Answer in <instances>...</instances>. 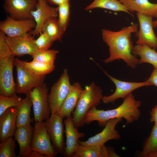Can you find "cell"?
<instances>
[{
    "label": "cell",
    "instance_id": "1",
    "mask_svg": "<svg viewBox=\"0 0 157 157\" xmlns=\"http://www.w3.org/2000/svg\"><path fill=\"white\" fill-rule=\"evenodd\" d=\"M138 28V24L134 23L117 31L102 30V39L109 47L110 54L109 57L103 60L104 63L121 59L127 66L136 67L139 64V59L132 53L133 46L131 37L132 33L137 32Z\"/></svg>",
    "mask_w": 157,
    "mask_h": 157
},
{
    "label": "cell",
    "instance_id": "2",
    "mask_svg": "<svg viewBox=\"0 0 157 157\" xmlns=\"http://www.w3.org/2000/svg\"><path fill=\"white\" fill-rule=\"evenodd\" d=\"M140 105V101L135 99L131 93L124 98L122 103L115 108L105 110L98 109L96 106L92 108L85 115V124H89L97 121L100 126L104 127L108 121L116 118H123L126 124L132 123L139 118Z\"/></svg>",
    "mask_w": 157,
    "mask_h": 157
},
{
    "label": "cell",
    "instance_id": "3",
    "mask_svg": "<svg viewBox=\"0 0 157 157\" xmlns=\"http://www.w3.org/2000/svg\"><path fill=\"white\" fill-rule=\"evenodd\" d=\"M103 97L101 89L94 82L85 87L72 114L73 122L76 127L84 125L87 113L91 108L100 103Z\"/></svg>",
    "mask_w": 157,
    "mask_h": 157
},
{
    "label": "cell",
    "instance_id": "4",
    "mask_svg": "<svg viewBox=\"0 0 157 157\" xmlns=\"http://www.w3.org/2000/svg\"><path fill=\"white\" fill-rule=\"evenodd\" d=\"M17 72V93L27 96L34 88L44 82L45 76H38L31 72L25 65L24 61L15 59Z\"/></svg>",
    "mask_w": 157,
    "mask_h": 157
},
{
    "label": "cell",
    "instance_id": "5",
    "mask_svg": "<svg viewBox=\"0 0 157 157\" xmlns=\"http://www.w3.org/2000/svg\"><path fill=\"white\" fill-rule=\"evenodd\" d=\"M48 95L47 85L43 82L33 88L27 96L32 103L35 122H43L49 117L51 113Z\"/></svg>",
    "mask_w": 157,
    "mask_h": 157
},
{
    "label": "cell",
    "instance_id": "6",
    "mask_svg": "<svg viewBox=\"0 0 157 157\" xmlns=\"http://www.w3.org/2000/svg\"><path fill=\"white\" fill-rule=\"evenodd\" d=\"M72 85L67 69H64L58 80L52 86L48 95L51 114H57L68 94Z\"/></svg>",
    "mask_w": 157,
    "mask_h": 157
},
{
    "label": "cell",
    "instance_id": "7",
    "mask_svg": "<svg viewBox=\"0 0 157 157\" xmlns=\"http://www.w3.org/2000/svg\"><path fill=\"white\" fill-rule=\"evenodd\" d=\"M31 148L33 151L44 155L47 157H54L58 153L51 142L45 122H35Z\"/></svg>",
    "mask_w": 157,
    "mask_h": 157
},
{
    "label": "cell",
    "instance_id": "8",
    "mask_svg": "<svg viewBox=\"0 0 157 157\" xmlns=\"http://www.w3.org/2000/svg\"><path fill=\"white\" fill-rule=\"evenodd\" d=\"M13 54L0 60V95L11 97L16 95V84L15 82L13 70L15 65Z\"/></svg>",
    "mask_w": 157,
    "mask_h": 157
},
{
    "label": "cell",
    "instance_id": "9",
    "mask_svg": "<svg viewBox=\"0 0 157 157\" xmlns=\"http://www.w3.org/2000/svg\"><path fill=\"white\" fill-rule=\"evenodd\" d=\"M63 118L57 114H51L45 122L47 131L52 144L58 153L64 155L65 144L64 142Z\"/></svg>",
    "mask_w": 157,
    "mask_h": 157
},
{
    "label": "cell",
    "instance_id": "10",
    "mask_svg": "<svg viewBox=\"0 0 157 157\" xmlns=\"http://www.w3.org/2000/svg\"><path fill=\"white\" fill-rule=\"evenodd\" d=\"M104 71L116 86L115 91L113 94L108 96H103L102 101L105 104H114L117 99L119 98L124 99L136 89L141 87L151 85L146 81L137 82L120 80L110 75L105 71Z\"/></svg>",
    "mask_w": 157,
    "mask_h": 157
},
{
    "label": "cell",
    "instance_id": "11",
    "mask_svg": "<svg viewBox=\"0 0 157 157\" xmlns=\"http://www.w3.org/2000/svg\"><path fill=\"white\" fill-rule=\"evenodd\" d=\"M34 37L28 33L16 37L6 36V40L13 54L15 56L28 55L32 56L38 49L35 44Z\"/></svg>",
    "mask_w": 157,
    "mask_h": 157
},
{
    "label": "cell",
    "instance_id": "12",
    "mask_svg": "<svg viewBox=\"0 0 157 157\" xmlns=\"http://www.w3.org/2000/svg\"><path fill=\"white\" fill-rule=\"evenodd\" d=\"M36 23L32 19L17 20L8 16L0 22V31L10 37L23 35L34 28Z\"/></svg>",
    "mask_w": 157,
    "mask_h": 157
},
{
    "label": "cell",
    "instance_id": "13",
    "mask_svg": "<svg viewBox=\"0 0 157 157\" xmlns=\"http://www.w3.org/2000/svg\"><path fill=\"white\" fill-rule=\"evenodd\" d=\"M38 0H4L3 8L9 16L17 20L33 19L31 14Z\"/></svg>",
    "mask_w": 157,
    "mask_h": 157
},
{
    "label": "cell",
    "instance_id": "14",
    "mask_svg": "<svg viewBox=\"0 0 157 157\" xmlns=\"http://www.w3.org/2000/svg\"><path fill=\"white\" fill-rule=\"evenodd\" d=\"M31 14L36 23V26L31 34L33 35H39L43 24L49 19L57 18L58 12L57 8L50 6L45 0H38L34 9Z\"/></svg>",
    "mask_w": 157,
    "mask_h": 157
},
{
    "label": "cell",
    "instance_id": "15",
    "mask_svg": "<svg viewBox=\"0 0 157 157\" xmlns=\"http://www.w3.org/2000/svg\"><path fill=\"white\" fill-rule=\"evenodd\" d=\"M140 26L138 31L135 33L138 39L137 44H145L157 49V37L153 29V17L136 13Z\"/></svg>",
    "mask_w": 157,
    "mask_h": 157
},
{
    "label": "cell",
    "instance_id": "16",
    "mask_svg": "<svg viewBox=\"0 0 157 157\" xmlns=\"http://www.w3.org/2000/svg\"><path fill=\"white\" fill-rule=\"evenodd\" d=\"M122 119L116 118L108 120L106 122L105 128L102 131L89 138L86 141H83L79 140V144L83 145L103 146L109 140L120 139L121 138L120 135L115 129V127Z\"/></svg>",
    "mask_w": 157,
    "mask_h": 157
},
{
    "label": "cell",
    "instance_id": "17",
    "mask_svg": "<svg viewBox=\"0 0 157 157\" xmlns=\"http://www.w3.org/2000/svg\"><path fill=\"white\" fill-rule=\"evenodd\" d=\"M65 127L64 132L66 140L64 154L63 156L71 157L78 147L79 139L85 135L83 132L78 131V128L74 125L72 116L66 117L63 122Z\"/></svg>",
    "mask_w": 157,
    "mask_h": 157
},
{
    "label": "cell",
    "instance_id": "18",
    "mask_svg": "<svg viewBox=\"0 0 157 157\" xmlns=\"http://www.w3.org/2000/svg\"><path fill=\"white\" fill-rule=\"evenodd\" d=\"M34 128L31 124L17 128L14 134V139L19 147L18 156L21 157H33L34 151L31 148Z\"/></svg>",
    "mask_w": 157,
    "mask_h": 157
},
{
    "label": "cell",
    "instance_id": "19",
    "mask_svg": "<svg viewBox=\"0 0 157 157\" xmlns=\"http://www.w3.org/2000/svg\"><path fill=\"white\" fill-rule=\"evenodd\" d=\"M17 107L6 110L0 116V141L14 135L16 126Z\"/></svg>",
    "mask_w": 157,
    "mask_h": 157
},
{
    "label": "cell",
    "instance_id": "20",
    "mask_svg": "<svg viewBox=\"0 0 157 157\" xmlns=\"http://www.w3.org/2000/svg\"><path fill=\"white\" fill-rule=\"evenodd\" d=\"M83 89L78 82L74 83L57 114L63 118L71 116Z\"/></svg>",
    "mask_w": 157,
    "mask_h": 157
},
{
    "label": "cell",
    "instance_id": "21",
    "mask_svg": "<svg viewBox=\"0 0 157 157\" xmlns=\"http://www.w3.org/2000/svg\"><path fill=\"white\" fill-rule=\"evenodd\" d=\"M133 13L134 11L146 16L157 18V3L149 0H119Z\"/></svg>",
    "mask_w": 157,
    "mask_h": 157
},
{
    "label": "cell",
    "instance_id": "22",
    "mask_svg": "<svg viewBox=\"0 0 157 157\" xmlns=\"http://www.w3.org/2000/svg\"><path fill=\"white\" fill-rule=\"evenodd\" d=\"M132 53L140 57L139 64L149 63L157 68V52L154 49L146 44H137L133 46Z\"/></svg>",
    "mask_w": 157,
    "mask_h": 157
},
{
    "label": "cell",
    "instance_id": "23",
    "mask_svg": "<svg viewBox=\"0 0 157 157\" xmlns=\"http://www.w3.org/2000/svg\"><path fill=\"white\" fill-rule=\"evenodd\" d=\"M32 106V104L30 98L26 96L17 107V128L27 126L33 122V119L30 117Z\"/></svg>",
    "mask_w": 157,
    "mask_h": 157
},
{
    "label": "cell",
    "instance_id": "24",
    "mask_svg": "<svg viewBox=\"0 0 157 157\" xmlns=\"http://www.w3.org/2000/svg\"><path fill=\"white\" fill-rule=\"evenodd\" d=\"M100 8L109 10L114 12H123L129 14L132 17L133 13L117 0H94L85 8L88 10L94 8Z\"/></svg>",
    "mask_w": 157,
    "mask_h": 157
},
{
    "label": "cell",
    "instance_id": "25",
    "mask_svg": "<svg viewBox=\"0 0 157 157\" xmlns=\"http://www.w3.org/2000/svg\"><path fill=\"white\" fill-rule=\"evenodd\" d=\"M41 32L47 34L53 42L61 41L65 33L60 27L57 18H52L46 21L42 27Z\"/></svg>",
    "mask_w": 157,
    "mask_h": 157
},
{
    "label": "cell",
    "instance_id": "26",
    "mask_svg": "<svg viewBox=\"0 0 157 157\" xmlns=\"http://www.w3.org/2000/svg\"><path fill=\"white\" fill-rule=\"evenodd\" d=\"M28 69L33 73L38 76H45L52 72L55 69L54 64H49L34 60L30 62L24 61Z\"/></svg>",
    "mask_w": 157,
    "mask_h": 157
},
{
    "label": "cell",
    "instance_id": "27",
    "mask_svg": "<svg viewBox=\"0 0 157 157\" xmlns=\"http://www.w3.org/2000/svg\"><path fill=\"white\" fill-rule=\"evenodd\" d=\"M79 145L72 157H102V146Z\"/></svg>",
    "mask_w": 157,
    "mask_h": 157
},
{
    "label": "cell",
    "instance_id": "28",
    "mask_svg": "<svg viewBox=\"0 0 157 157\" xmlns=\"http://www.w3.org/2000/svg\"><path fill=\"white\" fill-rule=\"evenodd\" d=\"M157 152V124H155L143 149L141 155L151 157Z\"/></svg>",
    "mask_w": 157,
    "mask_h": 157
},
{
    "label": "cell",
    "instance_id": "29",
    "mask_svg": "<svg viewBox=\"0 0 157 157\" xmlns=\"http://www.w3.org/2000/svg\"><path fill=\"white\" fill-rule=\"evenodd\" d=\"M58 24L63 31L65 32L68 25L70 14V4L69 1L58 6Z\"/></svg>",
    "mask_w": 157,
    "mask_h": 157
},
{
    "label": "cell",
    "instance_id": "30",
    "mask_svg": "<svg viewBox=\"0 0 157 157\" xmlns=\"http://www.w3.org/2000/svg\"><path fill=\"white\" fill-rule=\"evenodd\" d=\"M58 50L54 49L40 50L38 49L32 56L35 61L49 64H54Z\"/></svg>",
    "mask_w": 157,
    "mask_h": 157
},
{
    "label": "cell",
    "instance_id": "31",
    "mask_svg": "<svg viewBox=\"0 0 157 157\" xmlns=\"http://www.w3.org/2000/svg\"><path fill=\"white\" fill-rule=\"evenodd\" d=\"M15 140L13 137H10L0 144V157H17L15 149L17 146Z\"/></svg>",
    "mask_w": 157,
    "mask_h": 157
},
{
    "label": "cell",
    "instance_id": "32",
    "mask_svg": "<svg viewBox=\"0 0 157 157\" xmlns=\"http://www.w3.org/2000/svg\"><path fill=\"white\" fill-rule=\"evenodd\" d=\"M23 99L17 95L11 97L0 95V116L8 108L17 107Z\"/></svg>",
    "mask_w": 157,
    "mask_h": 157
},
{
    "label": "cell",
    "instance_id": "33",
    "mask_svg": "<svg viewBox=\"0 0 157 157\" xmlns=\"http://www.w3.org/2000/svg\"><path fill=\"white\" fill-rule=\"evenodd\" d=\"M35 42L38 49L45 50L49 49L53 41L47 34L41 32L38 37L35 39Z\"/></svg>",
    "mask_w": 157,
    "mask_h": 157
},
{
    "label": "cell",
    "instance_id": "34",
    "mask_svg": "<svg viewBox=\"0 0 157 157\" xmlns=\"http://www.w3.org/2000/svg\"><path fill=\"white\" fill-rule=\"evenodd\" d=\"M6 34L0 31V60L7 58L13 54L6 40Z\"/></svg>",
    "mask_w": 157,
    "mask_h": 157
},
{
    "label": "cell",
    "instance_id": "35",
    "mask_svg": "<svg viewBox=\"0 0 157 157\" xmlns=\"http://www.w3.org/2000/svg\"><path fill=\"white\" fill-rule=\"evenodd\" d=\"M146 81L151 85H154L157 87V68H154L150 76Z\"/></svg>",
    "mask_w": 157,
    "mask_h": 157
},
{
    "label": "cell",
    "instance_id": "36",
    "mask_svg": "<svg viewBox=\"0 0 157 157\" xmlns=\"http://www.w3.org/2000/svg\"><path fill=\"white\" fill-rule=\"evenodd\" d=\"M150 121L157 124V105H156L152 109L150 114Z\"/></svg>",
    "mask_w": 157,
    "mask_h": 157
},
{
    "label": "cell",
    "instance_id": "37",
    "mask_svg": "<svg viewBox=\"0 0 157 157\" xmlns=\"http://www.w3.org/2000/svg\"><path fill=\"white\" fill-rule=\"evenodd\" d=\"M49 4L57 5H61L69 1L70 0H45Z\"/></svg>",
    "mask_w": 157,
    "mask_h": 157
},
{
    "label": "cell",
    "instance_id": "38",
    "mask_svg": "<svg viewBox=\"0 0 157 157\" xmlns=\"http://www.w3.org/2000/svg\"><path fill=\"white\" fill-rule=\"evenodd\" d=\"M152 24L153 27H157V20L155 21H153Z\"/></svg>",
    "mask_w": 157,
    "mask_h": 157
},
{
    "label": "cell",
    "instance_id": "39",
    "mask_svg": "<svg viewBox=\"0 0 157 157\" xmlns=\"http://www.w3.org/2000/svg\"><path fill=\"white\" fill-rule=\"evenodd\" d=\"M151 157H157V152L153 154Z\"/></svg>",
    "mask_w": 157,
    "mask_h": 157
}]
</instances>
